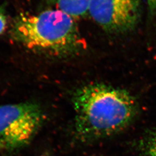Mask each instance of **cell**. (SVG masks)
I'll return each instance as SVG.
<instances>
[{
	"label": "cell",
	"mask_w": 156,
	"mask_h": 156,
	"mask_svg": "<svg viewBox=\"0 0 156 156\" xmlns=\"http://www.w3.org/2000/svg\"><path fill=\"white\" fill-rule=\"evenodd\" d=\"M75 129L81 140L106 138L128 126L138 111L134 97L126 90L105 84H90L73 94Z\"/></svg>",
	"instance_id": "obj_1"
},
{
	"label": "cell",
	"mask_w": 156,
	"mask_h": 156,
	"mask_svg": "<svg viewBox=\"0 0 156 156\" xmlns=\"http://www.w3.org/2000/svg\"><path fill=\"white\" fill-rule=\"evenodd\" d=\"M140 149L146 156H156V128L151 131L142 140Z\"/></svg>",
	"instance_id": "obj_6"
},
{
	"label": "cell",
	"mask_w": 156,
	"mask_h": 156,
	"mask_svg": "<svg viewBox=\"0 0 156 156\" xmlns=\"http://www.w3.org/2000/svg\"><path fill=\"white\" fill-rule=\"evenodd\" d=\"M89 13L106 32L127 33L140 20V0H91Z\"/></svg>",
	"instance_id": "obj_4"
},
{
	"label": "cell",
	"mask_w": 156,
	"mask_h": 156,
	"mask_svg": "<svg viewBox=\"0 0 156 156\" xmlns=\"http://www.w3.org/2000/svg\"><path fill=\"white\" fill-rule=\"evenodd\" d=\"M149 11L152 14H156V0H146Z\"/></svg>",
	"instance_id": "obj_8"
},
{
	"label": "cell",
	"mask_w": 156,
	"mask_h": 156,
	"mask_svg": "<svg viewBox=\"0 0 156 156\" xmlns=\"http://www.w3.org/2000/svg\"><path fill=\"white\" fill-rule=\"evenodd\" d=\"M43 120L41 108L33 102L0 105V142L11 151L28 145Z\"/></svg>",
	"instance_id": "obj_3"
},
{
	"label": "cell",
	"mask_w": 156,
	"mask_h": 156,
	"mask_svg": "<svg viewBox=\"0 0 156 156\" xmlns=\"http://www.w3.org/2000/svg\"><path fill=\"white\" fill-rule=\"evenodd\" d=\"M6 26V17L1 12H0V35L5 31Z\"/></svg>",
	"instance_id": "obj_7"
},
{
	"label": "cell",
	"mask_w": 156,
	"mask_h": 156,
	"mask_svg": "<svg viewBox=\"0 0 156 156\" xmlns=\"http://www.w3.org/2000/svg\"><path fill=\"white\" fill-rule=\"evenodd\" d=\"M73 17L56 9L21 15L13 26L17 41L30 49L57 58L76 55L84 42Z\"/></svg>",
	"instance_id": "obj_2"
},
{
	"label": "cell",
	"mask_w": 156,
	"mask_h": 156,
	"mask_svg": "<svg viewBox=\"0 0 156 156\" xmlns=\"http://www.w3.org/2000/svg\"><path fill=\"white\" fill-rule=\"evenodd\" d=\"M53 2L56 9L75 18L89 13L91 0H53Z\"/></svg>",
	"instance_id": "obj_5"
},
{
	"label": "cell",
	"mask_w": 156,
	"mask_h": 156,
	"mask_svg": "<svg viewBox=\"0 0 156 156\" xmlns=\"http://www.w3.org/2000/svg\"><path fill=\"white\" fill-rule=\"evenodd\" d=\"M4 149H5V147L4 146V145H2V144L0 142V151H2V150H4Z\"/></svg>",
	"instance_id": "obj_9"
}]
</instances>
